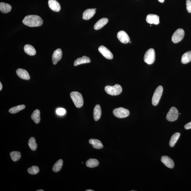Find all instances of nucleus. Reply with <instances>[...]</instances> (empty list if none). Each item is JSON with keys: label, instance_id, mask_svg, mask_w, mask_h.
<instances>
[{"label": "nucleus", "instance_id": "obj_39", "mask_svg": "<svg viewBox=\"0 0 191 191\" xmlns=\"http://www.w3.org/2000/svg\"><path fill=\"white\" fill-rule=\"evenodd\" d=\"M129 43H132V42H131V41H129Z\"/></svg>", "mask_w": 191, "mask_h": 191}, {"label": "nucleus", "instance_id": "obj_6", "mask_svg": "<svg viewBox=\"0 0 191 191\" xmlns=\"http://www.w3.org/2000/svg\"><path fill=\"white\" fill-rule=\"evenodd\" d=\"M113 113L115 117L119 118H123L129 116V111L124 108L120 107L114 109L113 111Z\"/></svg>", "mask_w": 191, "mask_h": 191}, {"label": "nucleus", "instance_id": "obj_19", "mask_svg": "<svg viewBox=\"0 0 191 191\" xmlns=\"http://www.w3.org/2000/svg\"><path fill=\"white\" fill-rule=\"evenodd\" d=\"M24 49L25 52L30 56H34L36 54L35 49L31 45H26L24 46Z\"/></svg>", "mask_w": 191, "mask_h": 191}, {"label": "nucleus", "instance_id": "obj_18", "mask_svg": "<svg viewBox=\"0 0 191 191\" xmlns=\"http://www.w3.org/2000/svg\"><path fill=\"white\" fill-rule=\"evenodd\" d=\"M91 60L90 58L86 56H83L82 57L78 58L74 61V65L75 66L79 65L90 63Z\"/></svg>", "mask_w": 191, "mask_h": 191}, {"label": "nucleus", "instance_id": "obj_40", "mask_svg": "<svg viewBox=\"0 0 191 191\" xmlns=\"http://www.w3.org/2000/svg\"><path fill=\"white\" fill-rule=\"evenodd\" d=\"M95 9V10H96V8H95V9Z\"/></svg>", "mask_w": 191, "mask_h": 191}, {"label": "nucleus", "instance_id": "obj_24", "mask_svg": "<svg viewBox=\"0 0 191 191\" xmlns=\"http://www.w3.org/2000/svg\"><path fill=\"white\" fill-rule=\"evenodd\" d=\"M191 61V51L184 53L181 58V62L183 64H187Z\"/></svg>", "mask_w": 191, "mask_h": 191}, {"label": "nucleus", "instance_id": "obj_31", "mask_svg": "<svg viewBox=\"0 0 191 191\" xmlns=\"http://www.w3.org/2000/svg\"><path fill=\"white\" fill-rule=\"evenodd\" d=\"M39 171V168L36 166H33L28 169V172L31 174H37Z\"/></svg>", "mask_w": 191, "mask_h": 191}, {"label": "nucleus", "instance_id": "obj_32", "mask_svg": "<svg viewBox=\"0 0 191 191\" xmlns=\"http://www.w3.org/2000/svg\"><path fill=\"white\" fill-rule=\"evenodd\" d=\"M56 112L59 115H63L66 113V111L65 109L63 108H59L56 110Z\"/></svg>", "mask_w": 191, "mask_h": 191}, {"label": "nucleus", "instance_id": "obj_16", "mask_svg": "<svg viewBox=\"0 0 191 191\" xmlns=\"http://www.w3.org/2000/svg\"><path fill=\"white\" fill-rule=\"evenodd\" d=\"M96 13L94 9H89L85 10L83 13V19L88 20L92 18Z\"/></svg>", "mask_w": 191, "mask_h": 191}, {"label": "nucleus", "instance_id": "obj_7", "mask_svg": "<svg viewBox=\"0 0 191 191\" xmlns=\"http://www.w3.org/2000/svg\"><path fill=\"white\" fill-rule=\"evenodd\" d=\"M179 116L178 111L176 108L172 107L167 113V119L169 122H174L178 118Z\"/></svg>", "mask_w": 191, "mask_h": 191}, {"label": "nucleus", "instance_id": "obj_20", "mask_svg": "<svg viewBox=\"0 0 191 191\" xmlns=\"http://www.w3.org/2000/svg\"><path fill=\"white\" fill-rule=\"evenodd\" d=\"M101 115V109L99 104L96 105L94 110V120L97 121L100 118Z\"/></svg>", "mask_w": 191, "mask_h": 191}, {"label": "nucleus", "instance_id": "obj_3", "mask_svg": "<svg viewBox=\"0 0 191 191\" xmlns=\"http://www.w3.org/2000/svg\"><path fill=\"white\" fill-rule=\"evenodd\" d=\"M104 90L108 94L112 96H117L122 92V88L120 85L117 84L113 86H106Z\"/></svg>", "mask_w": 191, "mask_h": 191}, {"label": "nucleus", "instance_id": "obj_27", "mask_svg": "<svg viewBox=\"0 0 191 191\" xmlns=\"http://www.w3.org/2000/svg\"><path fill=\"white\" fill-rule=\"evenodd\" d=\"M63 164V161L62 159H59L55 164L52 167V170L54 172L59 171L62 168Z\"/></svg>", "mask_w": 191, "mask_h": 191}, {"label": "nucleus", "instance_id": "obj_2", "mask_svg": "<svg viewBox=\"0 0 191 191\" xmlns=\"http://www.w3.org/2000/svg\"><path fill=\"white\" fill-rule=\"evenodd\" d=\"M70 96L76 107L79 108L82 107L84 104V99L82 94L79 92L74 91L71 93Z\"/></svg>", "mask_w": 191, "mask_h": 191}, {"label": "nucleus", "instance_id": "obj_12", "mask_svg": "<svg viewBox=\"0 0 191 191\" xmlns=\"http://www.w3.org/2000/svg\"><path fill=\"white\" fill-rule=\"evenodd\" d=\"M146 20L148 24H158L159 23V17L157 15L150 14L147 16Z\"/></svg>", "mask_w": 191, "mask_h": 191}, {"label": "nucleus", "instance_id": "obj_8", "mask_svg": "<svg viewBox=\"0 0 191 191\" xmlns=\"http://www.w3.org/2000/svg\"><path fill=\"white\" fill-rule=\"evenodd\" d=\"M184 36V31L181 29H177L173 34L172 37V42L177 43L181 41Z\"/></svg>", "mask_w": 191, "mask_h": 191}, {"label": "nucleus", "instance_id": "obj_28", "mask_svg": "<svg viewBox=\"0 0 191 191\" xmlns=\"http://www.w3.org/2000/svg\"><path fill=\"white\" fill-rule=\"evenodd\" d=\"M26 107V106L22 104L15 106V107H13L11 108L9 111V112L11 114H15L21 110H23Z\"/></svg>", "mask_w": 191, "mask_h": 191}, {"label": "nucleus", "instance_id": "obj_1", "mask_svg": "<svg viewBox=\"0 0 191 191\" xmlns=\"http://www.w3.org/2000/svg\"><path fill=\"white\" fill-rule=\"evenodd\" d=\"M24 24L30 27L40 26L43 24V20L39 16L36 15H30L26 16L22 20Z\"/></svg>", "mask_w": 191, "mask_h": 191}, {"label": "nucleus", "instance_id": "obj_22", "mask_svg": "<svg viewBox=\"0 0 191 191\" xmlns=\"http://www.w3.org/2000/svg\"><path fill=\"white\" fill-rule=\"evenodd\" d=\"M90 144L92 145L93 147L96 149H101L103 147V144L101 141L97 139H91L89 141Z\"/></svg>", "mask_w": 191, "mask_h": 191}, {"label": "nucleus", "instance_id": "obj_35", "mask_svg": "<svg viewBox=\"0 0 191 191\" xmlns=\"http://www.w3.org/2000/svg\"><path fill=\"white\" fill-rule=\"evenodd\" d=\"M3 86L1 83L0 82V90H1L2 89Z\"/></svg>", "mask_w": 191, "mask_h": 191}, {"label": "nucleus", "instance_id": "obj_25", "mask_svg": "<svg viewBox=\"0 0 191 191\" xmlns=\"http://www.w3.org/2000/svg\"><path fill=\"white\" fill-rule=\"evenodd\" d=\"M99 161L96 159H90L87 161L86 163V165L87 167L94 168L97 167L99 165Z\"/></svg>", "mask_w": 191, "mask_h": 191}, {"label": "nucleus", "instance_id": "obj_15", "mask_svg": "<svg viewBox=\"0 0 191 191\" xmlns=\"http://www.w3.org/2000/svg\"><path fill=\"white\" fill-rule=\"evenodd\" d=\"M16 72L17 76L22 79L28 80L30 78L29 73L26 70L21 69H18Z\"/></svg>", "mask_w": 191, "mask_h": 191}, {"label": "nucleus", "instance_id": "obj_36", "mask_svg": "<svg viewBox=\"0 0 191 191\" xmlns=\"http://www.w3.org/2000/svg\"><path fill=\"white\" fill-rule=\"evenodd\" d=\"M159 1V2L160 3H163L164 2V1H165V0H158Z\"/></svg>", "mask_w": 191, "mask_h": 191}, {"label": "nucleus", "instance_id": "obj_34", "mask_svg": "<svg viewBox=\"0 0 191 191\" xmlns=\"http://www.w3.org/2000/svg\"><path fill=\"white\" fill-rule=\"evenodd\" d=\"M184 128L186 129H191V122L186 124L184 126Z\"/></svg>", "mask_w": 191, "mask_h": 191}, {"label": "nucleus", "instance_id": "obj_30", "mask_svg": "<svg viewBox=\"0 0 191 191\" xmlns=\"http://www.w3.org/2000/svg\"><path fill=\"white\" fill-rule=\"evenodd\" d=\"M36 139L34 138L31 137L29 139V146L30 148L32 150H35L37 148V144L36 142Z\"/></svg>", "mask_w": 191, "mask_h": 191}, {"label": "nucleus", "instance_id": "obj_26", "mask_svg": "<svg viewBox=\"0 0 191 191\" xmlns=\"http://www.w3.org/2000/svg\"><path fill=\"white\" fill-rule=\"evenodd\" d=\"M181 134L177 132L174 134L172 136L170 139V142H169V145L171 147H174L176 143L180 137Z\"/></svg>", "mask_w": 191, "mask_h": 191}, {"label": "nucleus", "instance_id": "obj_38", "mask_svg": "<svg viewBox=\"0 0 191 191\" xmlns=\"http://www.w3.org/2000/svg\"><path fill=\"white\" fill-rule=\"evenodd\" d=\"M44 191V190H41H41H36V191Z\"/></svg>", "mask_w": 191, "mask_h": 191}, {"label": "nucleus", "instance_id": "obj_11", "mask_svg": "<svg viewBox=\"0 0 191 191\" xmlns=\"http://www.w3.org/2000/svg\"><path fill=\"white\" fill-rule=\"evenodd\" d=\"M62 52L60 49H58L54 51L52 55L53 64L55 65L62 59Z\"/></svg>", "mask_w": 191, "mask_h": 191}, {"label": "nucleus", "instance_id": "obj_10", "mask_svg": "<svg viewBox=\"0 0 191 191\" xmlns=\"http://www.w3.org/2000/svg\"><path fill=\"white\" fill-rule=\"evenodd\" d=\"M117 38L121 42L124 44H127L130 41V39L127 33L123 31H119L118 33Z\"/></svg>", "mask_w": 191, "mask_h": 191}, {"label": "nucleus", "instance_id": "obj_5", "mask_svg": "<svg viewBox=\"0 0 191 191\" xmlns=\"http://www.w3.org/2000/svg\"><path fill=\"white\" fill-rule=\"evenodd\" d=\"M163 89L162 86H158L154 92L152 99L153 105L156 106L157 105L162 95Z\"/></svg>", "mask_w": 191, "mask_h": 191}, {"label": "nucleus", "instance_id": "obj_29", "mask_svg": "<svg viewBox=\"0 0 191 191\" xmlns=\"http://www.w3.org/2000/svg\"><path fill=\"white\" fill-rule=\"evenodd\" d=\"M10 154L11 159L14 162L19 160L21 157V153L17 151H13L10 153Z\"/></svg>", "mask_w": 191, "mask_h": 191}, {"label": "nucleus", "instance_id": "obj_14", "mask_svg": "<svg viewBox=\"0 0 191 191\" xmlns=\"http://www.w3.org/2000/svg\"><path fill=\"white\" fill-rule=\"evenodd\" d=\"M48 5L51 10L56 12H59L61 9L60 5L56 0H49Z\"/></svg>", "mask_w": 191, "mask_h": 191}, {"label": "nucleus", "instance_id": "obj_17", "mask_svg": "<svg viewBox=\"0 0 191 191\" xmlns=\"http://www.w3.org/2000/svg\"><path fill=\"white\" fill-rule=\"evenodd\" d=\"M108 20L107 18H103L99 20L96 22L94 26V29L95 30H99L102 28L103 27L107 24Z\"/></svg>", "mask_w": 191, "mask_h": 191}, {"label": "nucleus", "instance_id": "obj_33", "mask_svg": "<svg viewBox=\"0 0 191 191\" xmlns=\"http://www.w3.org/2000/svg\"><path fill=\"white\" fill-rule=\"evenodd\" d=\"M187 9L189 13H191V1L190 0L186 1Z\"/></svg>", "mask_w": 191, "mask_h": 191}, {"label": "nucleus", "instance_id": "obj_21", "mask_svg": "<svg viewBox=\"0 0 191 191\" xmlns=\"http://www.w3.org/2000/svg\"><path fill=\"white\" fill-rule=\"evenodd\" d=\"M12 9L11 5L7 3L1 2L0 3V11L3 13H7L10 12Z\"/></svg>", "mask_w": 191, "mask_h": 191}, {"label": "nucleus", "instance_id": "obj_9", "mask_svg": "<svg viewBox=\"0 0 191 191\" xmlns=\"http://www.w3.org/2000/svg\"><path fill=\"white\" fill-rule=\"evenodd\" d=\"M99 51L104 57L108 59H113V55L111 51L107 48L104 46H101L99 48Z\"/></svg>", "mask_w": 191, "mask_h": 191}, {"label": "nucleus", "instance_id": "obj_4", "mask_svg": "<svg viewBox=\"0 0 191 191\" xmlns=\"http://www.w3.org/2000/svg\"><path fill=\"white\" fill-rule=\"evenodd\" d=\"M155 59V53L154 49H149L146 51L144 57V62L148 64H153Z\"/></svg>", "mask_w": 191, "mask_h": 191}, {"label": "nucleus", "instance_id": "obj_23", "mask_svg": "<svg viewBox=\"0 0 191 191\" xmlns=\"http://www.w3.org/2000/svg\"><path fill=\"white\" fill-rule=\"evenodd\" d=\"M31 118L36 124L39 123L41 120L40 111L38 109H36L31 115Z\"/></svg>", "mask_w": 191, "mask_h": 191}, {"label": "nucleus", "instance_id": "obj_37", "mask_svg": "<svg viewBox=\"0 0 191 191\" xmlns=\"http://www.w3.org/2000/svg\"><path fill=\"white\" fill-rule=\"evenodd\" d=\"M86 191H94L93 190H91V189H88V190H86Z\"/></svg>", "mask_w": 191, "mask_h": 191}, {"label": "nucleus", "instance_id": "obj_13", "mask_svg": "<svg viewBox=\"0 0 191 191\" xmlns=\"http://www.w3.org/2000/svg\"><path fill=\"white\" fill-rule=\"evenodd\" d=\"M162 162L166 167L170 169L173 168L174 167V162L170 157L167 156H163L161 158Z\"/></svg>", "mask_w": 191, "mask_h": 191}]
</instances>
